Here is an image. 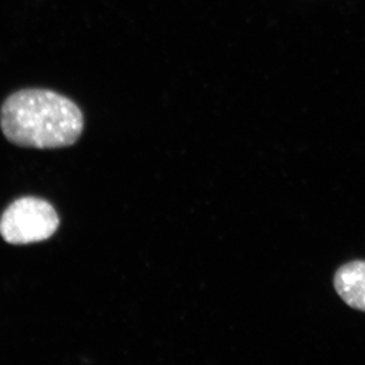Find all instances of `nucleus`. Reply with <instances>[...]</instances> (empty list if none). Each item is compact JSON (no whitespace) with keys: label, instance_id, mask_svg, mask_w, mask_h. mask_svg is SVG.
I'll return each mask as SVG.
<instances>
[{"label":"nucleus","instance_id":"nucleus-1","mask_svg":"<svg viewBox=\"0 0 365 365\" xmlns=\"http://www.w3.org/2000/svg\"><path fill=\"white\" fill-rule=\"evenodd\" d=\"M85 119L71 98L46 88L11 93L0 109V127L9 143L23 148L52 150L78 140Z\"/></svg>","mask_w":365,"mask_h":365},{"label":"nucleus","instance_id":"nucleus-2","mask_svg":"<svg viewBox=\"0 0 365 365\" xmlns=\"http://www.w3.org/2000/svg\"><path fill=\"white\" fill-rule=\"evenodd\" d=\"M59 227L54 207L36 197H24L14 201L0 218V235L13 245L46 241Z\"/></svg>","mask_w":365,"mask_h":365},{"label":"nucleus","instance_id":"nucleus-3","mask_svg":"<svg viewBox=\"0 0 365 365\" xmlns=\"http://www.w3.org/2000/svg\"><path fill=\"white\" fill-rule=\"evenodd\" d=\"M334 287L347 306L365 313V261H351L338 269Z\"/></svg>","mask_w":365,"mask_h":365}]
</instances>
